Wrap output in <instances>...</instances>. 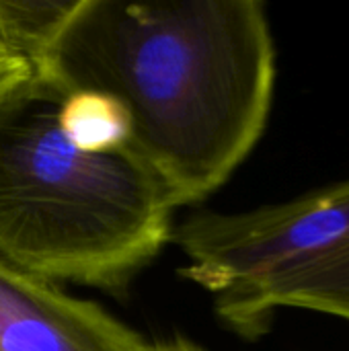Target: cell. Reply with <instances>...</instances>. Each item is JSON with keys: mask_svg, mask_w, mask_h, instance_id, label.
<instances>
[{"mask_svg": "<svg viewBox=\"0 0 349 351\" xmlns=\"http://www.w3.org/2000/svg\"><path fill=\"white\" fill-rule=\"evenodd\" d=\"M33 74L113 99L128 148L187 206L224 185L261 138L276 51L257 0H76Z\"/></svg>", "mask_w": 349, "mask_h": 351, "instance_id": "1", "label": "cell"}, {"mask_svg": "<svg viewBox=\"0 0 349 351\" xmlns=\"http://www.w3.org/2000/svg\"><path fill=\"white\" fill-rule=\"evenodd\" d=\"M60 101L35 74L0 101V261L45 282L115 290L171 243L179 206L130 148L74 144Z\"/></svg>", "mask_w": 349, "mask_h": 351, "instance_id": "2", "label": "cell"}, {"mask_svg": "<svg viewBox=\"0 0 349 351\" xmlns=\"http://www.w3.org/2000/svg\"><path fill=\"white\" fill-rule=\"evenodd\" d=\"M189 282L214 296L243 339L267 333L282 306L349 321V181L241 214H193L173 226Z\"/></svg>", "mask_w": 349, "mask_h": 351, "instance_id": "3", "label": "cell"}, {"mask_svg": "<svg viewBox=\"0 0 349 351\" xmlns=\"http://www.w3.org/2000/svg\"><path fill=\"white\" fill-rule=\"evenodd\" d=\"M0 351H156L95 302L0 261Z\"/></svg>", "mask_w": 349, "mask_h": 351, "instance_id": "4", "label": "cell"}, {"mask_svg": "<svg viewBox=\"0 0 349 351\" xmlns=\"http://www.w3.org/2000/svg\"><path fill=\"white\" fill-rule=\"evenodd\" d=\"M60 123L68 138L84 150L128 148L125 113L101 93H62Z\"/></svg>", "mask_w": 349, "mask_h": 351, "instance_id": "5", "label": "cell"}, {"mask_svg": "<svg viewBox=\"0 0 349 351\" xmlns=\"http://www.w3.org/2000/svg\"><path fill=\"white\" fill-rule=\"evenodd\" d=\"M76 0H0V31L8 49L31 68L47 49Z\"/></svg>", "mask_w": 349, "mask_h": 351, "instance_id": "6", "label": "cell"}, {"mask_svg": "<svg viewBox=\"0 0 349 351\" xmlns=\"http://www.w3.org/2000/svg\"><path fill=\"white\" fill-rule=\"evenodd\" d=\"M33 76L27 58L0 45V101Z\"/></svg>", "mask_w": 349, "mask_h": 351, "instance_id": "7", "label": "cell"}, {"mask_svg": "<svg viewBox=\"0 0 349 351\" xmlns=\"http://www.w3.org/2000/svg\"><path fill=\"white\" fill-rule=\"evenodd\" d=\"M156 351H204L200 350L195 343H191L189 339L185 337H175L171 341H163V343H156Z\"/></svg>", "mask_w": 349, "mask_h": 351, "instance_id": "8", "label": "cell"}, {"mask_svg": "<svg viewBox=\"0 0 349 351\" xmlns=\"http://www.w3.org/2000/svg\"><path fill=\"white\" fill-rule=\"evenodd\" d=\"M0 45H2V47H6V45H4V41H2V31H0Z\"/></svg>", "mask_w": 349, "mask_h": 351, "instance_id": "9", "label": "cell"}]
</instances>
